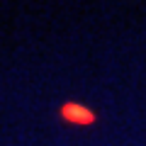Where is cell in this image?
I'll use <instances>...</instances> for the list:
<instances>
[{
	"label": "cell",
	"mask_w": 146,
	"mask_h": 146,
	"mask_svg": "<svg viewBox=\"0 0 146 146\" xmlns=\"http://www.w3.org/2000/svg\"><path fill=\"white\" fill-rule=\"evenodd\" d=\"M61 117L66 122H71V124H78V127H88L95 122V115L90 112L88 107H83V105H76V102H68L61 107Z\"/></svg>",
	"instance_id": "cell-1"
}]
</instances>
